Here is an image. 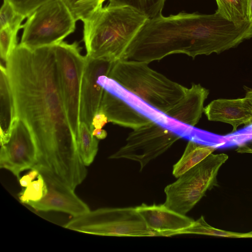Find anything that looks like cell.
Returning a JSON list of instances; mask_svg holds the SVG:
<instances>
[{"label": "cell", "mask_w": 252, "mask_h": 252, "mask_svg": "<svg viewBox=\"0 0 252 252\" xmlns=\"http://www.w3.org/2000/svg\"><path fill=\"white\" fill-rule=\"evenodd\" d=\"M17 117L28 126L37 149L33 168L44 169L72 189L86 178L60 87L54 45L19 44L6 63Z\"/></svg>", "instance_id": "obj_1"}, {"label": "cell", "mask_w": 252, "mask_h": 252, "mask_svg": "<svg viewBox=\"0 0 252 252\" xmlns=\"http://www.w3.org/2000/svg\"><path fill=\"white\" fill-rule=\"evenodd\" d=\"M241 35L240 26L216 11L212 14L181 12L162 13L146 21L133 38L123 60L149 63L182 53L194 58L219 54L236 47Z\"/></svg>", "instance_id": "obj_2"}, {"label": "cell", "mask_w": 252, "mask_h": 252, "mask_svg": "<svg viewBox=\"0 0 252 252\" xmlns=\"http://www.w3.org/2000/svg\"><path fill=\"white\" fill-rule=\"evenodd\" d=\"M148 19L127 6L101 7L83 22L87 55L112 63L123 60L128 46Z\"/></svg>", "instance_id": "obj_3"}, {"label": "cell", "mask_w": 252, "mask_h": 252, "mask_svg": "<svg viewBox=\"0 0 252 252\" xmlns=\"http://www.w3.org/2000/svg\"><path fill=\"white\" fill-rule=\"evenodd\" d=\"M148 64L121 60L113 63L108 76L165 113L181 98L187 88L151 69Z\"/></svg>", "instance_id": "obj_4"}, {"label": "cell", "mask_w": 252, "mask_h": 252, "mask_svg": "<svg viewBox=\"0 0 252 252\" xmlns=\"http://www.w3.org/2000/svg\"><path fill=\"white\" fill-rule=\"evenodd\" d=\"M228 158L224 154L209 155L165 188L166 199L164 204L179 213L186 215L208 190L217 186L219 170Z\"/></svg>", "instance_id": "obj_5"}, {"label": "cell", "mask_w": 252, "mask_h": 252, "mask_svg": "<svg viewBox=\"0 0 252 252\" xmlns=\"http://www.w3.org/2000/svg\"><path fill=\"white\" fill-rule=\"evenodd\" d=\"M65 228L89 234L117 237L154 236L136 207L101 208L73 217Z\"/></svg>", "instance_id": "obj_6"}, {"label": "cell", "mask_w": 252, "mask_h": 252, "mask_svg": "<svg viewBox=\"0 0 252 252\" xmlns=\"http://www.w3.org/2000/svg\"><path fill=\"white\" fill-rule=\"evenodd\" d=\"M75 23L62 0H51L28 17L20 44L32 49L55 45L74 32Z\"/></svg>", "instance_id": "obj_7"}, {"label": "cell", "mask_w": 252, "mask_h": 252, "mask_svg": "<svg viewBox=\"0 0 252 252\" xmlns=\"http://www.w3.org/2000/svg\"><path fill=\"white\" fill-rule=\"evenodd\" d=\"M62 94L71 129L76 140L80 124L82 80L86 56L80 53L78 43L62 41L54 45Z\"/></svg>", "instance_id": "obj_8"}, {"label": "cell", "mask_w": 252, "mask_h": 252, "mask_svg": "<svg viewBox=\"0 0 252 252\" xmlns=\"http://www.w3.org/2000/svg\"><path fill=\"white\" fill-rule=\"evenodd\" d=\"M181 138L177 134L153 122L134 129L125 145L109 157V159H127L138 162L140 171L151 160L169 149Z\"/></svg>", "instance_id": "obj_9"}, {"label": "cell", "mask_w": 252, "mask_h": 252, "mask_svg": "<svg viewBox=\"0 0 252 252\" xmlns=\"http://www.w3.org/2000/svg\"><path fill=\"white\" fill-rule=\"evenodd\" d=\"M98 83L104 90L121 98L143 116L181 138L202 144L209 143L211 133L171 117L126 90L113 79L102 75L98 78Z\"/></svg>", "instance_id": "obj_10"}, {"label": "cell", "mask_w": 252, "mask_h": 252, "mask_svg": "<svg viewBox=\"0 0 252 252\" xmlns=\"http://www.w3.org/2000/svg\"><path fill=\"white\" fill-rule=\"evenodd\" d=\"M0 167L9 171L19 180L23 171L33 169L37 162V149L27 124L17 117L8 142L0 145Z\"/></svg>", "instance_id": "obj_11"}, {"label": "cell", "mask_w": 252, "mask_h": 252, "mask_svg": "<svg viewBox=\"0 0 252 252\" xmlns=\"http://www.w3.org/2000/svg\"><path fill=\"white\" fill-rule=\"evenodd\" d=\"M43 176L47 188L46 195L40 201L27 204L43 212H61L76 217L90 211L88 205L74 192V189L62 182L49 171L37 169Z\"/></svg>", "instance_id": "obj_12"}, {"label": "cell", "mask_w": 252, "mask_h": 252, "mask_svg": "<svg viewBox=\"0 0 252 252\" xmlns=\"http://www.w3.org/2000/svg\"><path fill=\"white\" fill-rule=\"evenodd\" d=\"M86 56L81 88L80 121L86 123L92 131L93 118L99 109L104 91L98 78L102 75L108 76L114 63Z\"/></svg>", "instance_id": "obj_13"}, {"label": "cell", "mask_w": 252, "mask_h": 252, "mask_svg": "<svg viewBox=\"0 0 252 252\" xmlns=\"http://www.w3.org/2000/svg\"><path fill=\"white\" fill-rule=\"evenodd\" d=\"M136 209L154 236L178 235L194 221L192 218L170 209L164 203L151 205L143 203Z\"/></svg>", "instance_id": "obj_14"}, {"label": "cell", "mask_w": 252, "mask_h": 252, "mask_svg": "<svg viewBox=\"0 0 252 252\" xmlns=\"http://www.w3.org/2000/svg\"><path fill=\"white\" fill-rule=\"evenodd\" d=\"M203 112L209 121L231 125L232 132L241 125L252 124V104L246 97L214 100L204 108Z\"/></svg>", "instance_id": "obj_15"}, {"label": "cell", "mask_w": 252, "mask_h": 252, "mask_svg": "<svg viewBox=\"0 0 252 252\" xmlns=\"http://www.w3.org/2000/svg\"><path fill=\"white\" fill-rule=\"evenodd\" d=\"M209 94L208 90L200 84H192L186 89L181 98L165 113L191 126L199 122L204 110L203 104Z\"/></svg>", "instance_id": "obj_16"}, {"label": "cell", "mask_w": 252, "mask_h": 252, "mask_svg": "<svg viewBox=\"0 0 252 252\" xmlns=\"http://www.w3.org/2000/svg\"><path fill=\"white\" fill-rule=\"evenodd\" d=\"M103 90L98 110L105 114L109 122L134 129L152 122L121 98L104 89Z\"/></svg>", "instance_id": "obj_17"}, {"label": "cell", "mask_w": 252, "mask_h": 252, "mask_svg": "<svg viewBox=\"0 0 252 252\" xmlns=\"http://www.w3.org/2000/svg\"><path fill=\"white\" fill-rule=\"evenodd\" d=\"M0 145L9 139L13 123L17 118L14 98L6 67H0Z\"/></svg>", "instance_id": "obj_18"}, {"label": "cell", "mask_w": 252, "mask_h": 252, "mask_svg": "<svg viewBox=\"0 0 252 252\" xmlns=\"http://www.w3.org/2000/svg\"><path fill=\"white\" fill-rule=\"evenodd\" d=\"M217 148L218 147L215 145L189 140L181 158L173 165V175L178 178L204 160Z\"/></svg>", "instance_id": "obj_19"}, {"label": "cell", "mask_w": 252, "mask_h": 252, "mask_svg": "<svg viewBox=\"0 0 252 252\" xmlns=\"http://www.w3.org/2000/svg\"><path fill=\"white\" fill-rule=\"evenodd\" d=\"M98 140L87 124L80 121L77 143L80 156L86 166L91 165L94 159L98 149Z\"/></svg>", "instance_id": "obj_20"}, {"label": "cell", "mask_w": 252, "mask_h": 252, "mask_svg": "<svg viewBox=\"0 0 252 252\" xmlns=\"http://www.w3.org/2000/svg\"><path fill=\"white\" fill-rule=\"evenodd\" d=\"M218 9L216 11L229 21L236 24L248 20L247 0H216Z\"/></svg>", "instance_id": "obj_21"}, {"label": "cell", "mask_w": 252, "mask_h": 252, "mask_svg": "<svg viewBox=\"0 0 252 252\" xmlns=\"http://www.w3.org/2000/svg\"><path fill=\"white\" fill-rule=\"evenodd\" d=\"M109 6H127L149 18L161 13L165 0H108Z\"/></svg>", "instance_id": "obj_22"}, {"label": "cell", "mask_w": 252, "mask_h": 252, "mask_svg": "<svg viewBox=\"0 0 252 252\" xmlns=\"http://www.w3.org/2000/svg\"><path fill=\"white\" fill-rule=\"evenodd\" d=\"M75 21L83 22L102 7L105 0H62Z\"/></svg>", "instance_id": "obj_23"}, {"label": "cell", "mask_w": 252, "mask_h": 252, "mask_svg": "<svg viewBox=\"0 0 252 252\" xmlns=\"http://www.w3.org/2000/svg\"><path fill=\"white\" fill-rule=\"evenodd\" d=\"M187 234L241 238L242 233L227 231L213 227L208 224L202 216L197 220H194L191 226L181 231L178 235Z\"/></svg>", "instance_id": "obj_24"}, {"label": "cell", "mask_w": 252, "mask_h": 252, "mask_svg": "<svg viewBox=\"0 0 252 252\" xmlns=\"http://www.w3.org/2000/svg\"><path fill=\"white\" fill-rule=\"evenodd\" d=\"M37 178L18 194L21 203L27 204L30 202H38L46 195L47 188L43 176L39 173Z\"/></svg>", "instance_id": "obj_25"}, {"label": "cell", "mask_w": 252, "mask_h": 252, "mask_svg": "<svg viewBox=\"0 0 252 252\" xmlns=\"http://www.w3.org/2000/svg\"><path fill=\"white\" fill-rule=\"evenodd\" d=\"M20 28L6 27L0 29V53L1 59L6 63L10 56L17 47V33Z\"/></svg>", "instance_id": "obj_26"}, {"label": "cell", "mask_w": 252, "mask_h": 252, "mask_svg": "<svg viewBox=\"0 0 252 252\" xmlns=\"http://www.w3.org/2000/svg\"><path fill=\"white\" fill-rule=\"evenodd\" d=\"M26 18L18 13L8 1L3 0L0 11V29L8 27L23 28L24 25H22V23Z\"/></svg>", "instance_id": "obj_27"}, {"label": "cell", "mask_w": 252, "mask_h": 252, "mask_svg": "<svg viewBox=\"0 0 252 252\" xmlns=\"http://www.w3.org/2000/svg\"><path fill=\"white\" fill-rule=\"evenodd\" d=\"M19 14L28 17L38 7L51 0H7Z\"/></svg>", "instance_id": "obj_28"}, {"label": "cell", "mask_w": 252, "mask_h": 252, "mask_svg": "<svg viewBox=\"0 0 252 252\" xmlns=\"http://www.w3.org/2000/svg\"><path fill=\"white\" fill-rule=\"evenodd\" d=\"M108 122H109L105 114L101 111L98 110L93 118V129L94 128H102Z\"/></svg>", "instance_id": "obj_29"}, {"label": "cell", "mask_w": 252, "mask_h": 252, "mask_svg": "<svg viewBox=\"0 0 252 252\" xmlns=\"http://www.w3.org/2000/svg\"><path fill=\"white\" fill-rule=\"evenodd\" d=\"M236 152L239 153L252 154V138L239 144Z\"/></svg>", "instance_id": "obj_30"}, {"label": "cell", "mask_w": 252, "mask_h": 252, "mask_svg": "<svg viewBox=\"0 0 252 252\" xmlns=\"http://www.w3.org/2000/svg\"><path fill=\"white\" fill-rule=\"evenodd\" d=\"M93 135L98 140H102L107 136V132L102 128H94L92 130Z\"/></svg>", "instance_id": "obj_31"}, {"label": "cell", "mask_w": 252, "mask_h": 252, "mask_svg": "<svg viewBox=\"0 0 252 252\" xmlns=\"http://www.w3.org/2000/svg\"><path fill=\"white\" fill-rule=\"evenodd\" d=\"M32 181V180L28 174L23 176L19 180L21 186L24 188L28 186Z\"/></svg>", "instance_id": "obj_32"}, {"label": "cell", "mask_w": 252, "mask_h": 252, "mask_svg": "<svg viewBox=\"0 0 252 252\" xmlns=\"http://www.w3.org/2000/svg\"><path fill=\"white\" fill-rule=\"evenodd\" d=\"M247 15L248 20L252 23V0H247Z\"/></svg>", "instance_id": "obj_33"}, {"label": "cell", "mask_w": 252, "mask_h": 252, "mask_svg": "<svg viewBox=\"0 0 252 252\" xmlns=\"http://www.w3.org/2000/svg\"><path fill=\"white\" fill-rule=\"evenodd\" d=\"M245 97L248 98L252 104V89L250 90L247 92Z\"/></svg>", "instance_id": "obj_34"}, {"label": "cell", "mask_w": 252, "mask_h": 252, "mask_svg": "<svg viewBox=\"0 0 252 252\" xmlns=\"http://www.w3.org/2000/svg\"><path fill=\"white\" fill-rule=\"evenodd\" d=\"M241 238H252V231L247 233H242Z\"/></svg>", "instance_id": "obj_35"}]
</instances>
